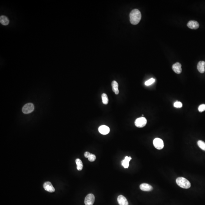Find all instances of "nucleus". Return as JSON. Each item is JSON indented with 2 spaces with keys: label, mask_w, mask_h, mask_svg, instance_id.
I'll return each mask as SVG.
<instances>
[{
  "label": "nucleus",
  "mask_w": 205,
  "mask_h": 205,
  "mask_svg": "<svg viewBox=\"0 0 205 205\" xmlns=\"http://www.w3.org/2000/svg\"><path fill=\"white\" fill-rule=\"evenodd\" d=\"M95 197L92 194H89L86 196L84 200L86 205H93L95 201Z\"/></svg>",
  "instance_id": "423d86ee"
},
{
  "label": "nucleus",
  "mask_w": 205,
  "mask_h": 205,
  "mask_svg": "<svg viewBox=\"0 0 205 205\" xmlns=\"http://www.w3.org/2000/svg\"><path fill=\"white\" fill-rule=\"evenodd\" d=\"M182 65L180 63L176 62L173 65L172 69L174 72L178 74H181L182 72Z\"/></svg>",
  "instance_id": "1a4fd4ad"
},
{
  "label": "nucleus",
  "mask_w": 205,
  "mask_h": 205,
  "mask_svg": "<svg viewBox=\"0 0 205 205\" xmlns=\"http://www.w3.org/2000/svg\"><path fill=\"white\" fill-rule=\"evenodd\" d=\"M153 144L154 147L158 150L163 149L164 147L163 140L159 138H156L154 139Z\"/></svg>",
  "instance_id": "39448f33"
},
{
  "label": "nucleus",
  "mask_w": 205,
  "mask_h": 205,
  "mask_svg": "<svg viewBox=\"0 0 205 205\" xmlns=\"http://www.w3.org/2000/svg\"><path fill=\"white\" fill-rule=\"evenodd\" d=\"M88 160L89 161L91 162H93L95 161L96 159V157L95 155L93 154H91V155L90 157L88 158Z\"/></svg>",
  "instance_id": "4be33fe9"
},
{
  "label": "nucleus",
  "mask_w": 205,
  "mask_h": 205,
  "mask_svg": "<svg viewBox=\"0 0 205 205\" xmlns=\"http://www.w3.org/2000/svg\"><path fill=\"white\" fill-rule=\"evenodd\" d=\"M174 107H176V108H181L182 107V102L177 101L176 102H174Z\"/></svg>",
  "instance_id": "412c9836"
},
{
  "label": "nucleus",
  "mask_w": 205,
  "mask_h": 205,
  "mask_svg": "<svg viewBox=\"0 0 205 205\" xmlns=\"http://www.w3.org/2000/svg\"><path fill=\"white\" fill-rule=\"evenodd\" d=\"M147 120L144 117H139L136 120L134 124L138 128L144 127L147 124Z\"/></svg>",
  "instance_id": "7ed1b4c3"
},
{
  "label": "nucleus",
  "mask_w": 205,
  "mask_h": 205,
  "mask_svg": "<svg viewBox=\"0 0 205 205\" xmlns=\"http://www.w3.org/2000/svg\"><path fill=\"white\" fill-rule=\"evenodd\" d=\"M131 159V158L130 157H128L127 156L125 157V158L123 161H121V164L122 166L125 168H128L129 165V162Z\"/></svg>",
  "instance_id": "4468645a"
},
{
  "label": "nucleus",
  "mask_w": 205,
  "mask_h": 205,
  "mask_svg": "<svg viewBox=\"0 0 205 205\" xmlns=\"http://www.w3.org/2000/svg\"><path fill=\"white\" fill-rule=\"evenodd\" d=\"M0 22L3 25H7L9 23V20L7 16L2 15L0 17Z\"/></svg>",
  "instance_id": "2eb2a0df"
},
{
  "label": "nucleus",
  "mask_w": 205,
  "mask_h": 205,
  "mask_svg": "<svg viewBox=\"0 0 205 205\" xmlns=\"http://www.w3.org/2000/svg\"><path fill=\"white\" fill-rule=\"evenodd\" d=\"M76 163L77 165V169L78 171H81L83 167V163L80 159L77 158L76 159Z\"/></svg>",
  "instance_id": "f3484780"
},
{
  "label": "nucleus",
  "mask_w": 205,
  "mask_h": 205,
  "mask_svg": "<svg viewBox=\"0 0 205 205\" xmlns=\"http://www.w3.org/2000/svg\"><path fill=\"white\" fill-rule=\"evenodd\" d=\"M197 145L202 150L205 151V143L201 140H198Z\"/></svg>",
  "instance_id": "6ab92c4d"
},
{
  "label": "nucleus",
  "mask_w": 205,
  "mask_h": 205,
  "mask_svg": "<svg viewBox=\"0 0 205 205\" xmlns=\"http://www.w3.org/2000/svg\"><path fill=\"white\" fill-rule=\"evenodd\" d=\"M198 110L199 112H202L205 111V104H202L199 106L198 107Z\"/></svg>",
  "instance_id": "5701e85b"
},
{
  "label": "nucleus",
  "mask_w": 205,
  "mask_h": 205,
  "mask_svg": "<svg viewBox=\"0 0 205 205\" xmlns=\"http://www.w3.org/2000/svg\"><path fill=\"white\" fill-rule=\"evenodd\" d=\"M177 184L181 188L184 189H188L191 186L190 182L186 178L183 177L177 178L176 180Z\"/></svg>",
  "instance_id": "f03ea898"
},
{
  "label": "nucleus",
  "mask_w": 205,
  "mask_h": 205,
  "mask_svg": "<svg viewBox=\"0 0 205 205\" xmlns=\"http://www.w3.org/2000/svg\"><path fill=\"white\" fill-rule=\"evenodd\" d=\"M130 21L133 25H136L139 23L141 18V14L140 11L138 9L133 10L130 14Z\"/></svg>",
  "instance_id": "f257e3e1"
},
{
  "label": "nucleus",
  "mask_w": 205,
  "mask_h": 205,
  "mask_svg": "<svg viewBox=\"0 0 205 205\" xmlns=\"http://www.w3.org/2000/svg\"><path fill=\"white\" fill-rule=\"evenodd\" d=\"M140 188L141 190L145 191H151L153 189L152 186L146 183L141 184L140 185Z\"/></svg>",
  "instance_id": "f8f14e48"
},
{
  "label": "nucleus",
  "mask_w": 205,
  "mask_h": 205,
  "mask_svg": "<svg viewBox=\"0 0 205 205\" xmlns=\"http://www.w3.org/2000/svg\"><path fill=\"white\" fill-rule=\"evenodd\" d=\"M155 82V79H154V78H151V79H149V80L146 81L145 83V84L146 86H150V85H151V84Z\"/></svg>",
  "instance_id": "aec40b11"
},
{
  "label": "nucleus",
  "mask_w": 205,
  "mask_h": 205,
  "mask_svg": "<svg viewBox=\"0 0 205 205\" xmlns=\"http://www.w3.org/2000/svg\"><path fill=\"white\" fill-rule=\"evenodd\" d=\"M197 68L200 73H204L205 71V62L203 61L199 62L197 64Z\"/></svg>",
  "instance_id": "ddd939ff"
},
{
  "label": "nucleus",
  "mask_w": 205,
  "mask_h": 205,
  "mask_svg": "<svg viewBox=\"0 0 205 205\" xmlns=\"http://www.w3.org/2000/svg\"><path fill=\"white\" fill-rule=\"evenodd\" d=\"M187 26L188 28L192 29H196L199 28L200 24L197 21L191 20L188 22L187 24Z\"/></svg>",
  "instance_id": "6e6552de"
},
{
  "label": "nucleus",
  "mask_w": 205,
  "mask_h": 205,
  "mask_svg": "<svg viewBox=\"0 0 205 205\" xmlns=\"http://www.w3.org/2000/svg\"><path fill=\"white\" fill-rule=\"evenodd\" d=\"M91 153H90L89 152H86L84 153V157L86 158H88L90 157V155H91Z\"/></svg>",
  "instance_id": "b1692460"
},
{
  "label": "nucleus",
  "mask_w": 205,
  "mask_h": 205,
  "mask_svg": "<svg viewBox=\"0 0 205 205\" xmlns=\"http://www.w3.org/2000/svg\"><path fill=\"white\" fill-rule=\"evenodd\" d=\"M43 188L45 190L49 192L53 193L55 191V188L50 182H45L43 184Z\"/></svg>",
  "instance_id": "0eeeda50"
},
{
  "label": "nucleus",
  "mask_w": 205,
  "mask_h": 205,
  "mask_svg": "<svg viewBox=\"0 0 205 205\" xmlns=\"http://www.w3.org/2000/svg\"><path fill=\"white\" fill-rule=\"evenodd\" d=\"M118 84L115 81H113L112 82V91L116 95H118L119 93V89H118Z\"/></svg>",
  "instance_id": "dca6fc26"
},
{
  "label": "nucleus",
  "mask_w": 205,
  "mask_h": 205,
  "mask_svg": "<svg viewBox=\"0 0 205 205\" xmlns=\"http://www.w3.org/2000/svg\"><path fill=\"white\" fill-rule=\"evenodd\" d=\"M34 110V106L32 103L25 104L22 108V111L24 114H28L33 112Z\"/></svg>",
  "instance_id": "20e7f679"
},
{
  "label": "nucleus",
  "mask_w": 205,
  "mask_h": 205,
  "mask_svg": "<svg viewBox=\"0 0 205 205\" xmlns=\"http://www.w3.org/2000/svg\"><path fill=\"white\" fill-rule=\"evenodd\" d=\"M117 201L119 205H129V202L125 197L120 195L118 197Z\"/></svg>",
  "instance_id": "9b49d317"
},
{
  "label": "nucleus",
  "mask_w": 205,
  "mask_h": 205,
  "mask_svg": "<svg viewBox=\"0 0 205 205\" xmlns=\"http://www.w3.org/2000/svg\"><path fill=\"white\" fill-rule=\"evenodd\" d=\"M98 131L101 134L106 135L109 133L110 129L108 126L106 125H101L98 128Z\"/></svg>",
  "instance_id": "9d476101"
},
{
  "label": "nucleus",
  "mask_w": 205,
  "mask_h": 205,
  "mask_svg": "<svg viewBox=\"0 0 205 205\" xmlns=\"http://www.w3.org/2000/svg\"><path fill=\"white\" fill-rule=\"evenodd\" d=\"M101 98H102V103L105 105H107L109 102V100L107 95L105 93H103L101 95Z\"/></svg>",
  "instance_id": "a211bd4d"
}]
</instances>
